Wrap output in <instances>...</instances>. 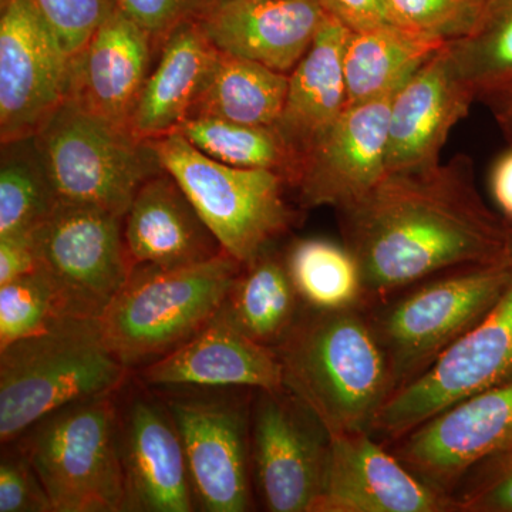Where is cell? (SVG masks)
Returning a JSON list of instances; mask_svg holds the SVG:
<instances>
[{
  "label": "cell",
  "instance_id": "cell-1",
  "mask_svg": "<svg viewBox=\"0 0 512 512\" xmlns=\"http://www.w3.org/2000/svg\"><path fill=\"white\" fill-rule=\"evenodd\" d=\"M338 212L366 306L447 269L503 258L512 242V225L487 207L464 154L387 174Z\"/></svg>",
  "mask_w": 512,
  "mask_h": 512
},
{
  "label": "cell",
  "instance_id": "cell-2",
  "mask_svg": "<svg viewBox=\"0 0 512 512\" xmlns=\"http://www.w3.org/2000/svg\"><path fill=\"white\" fill-rule=\"evenodd\" d=\"M284 389L329 439L370 431L393 392L392 373L366 306L303 311L275 348Z\"/></svg>",
  "mask_w": 512,
  "mask_h": 512
},
{
  "label": "cell",
  "instance_id": "cell-3",
  "mask_svg": "<svg viewBox=\"0 0 512 512\" xmlns=\"http://www.w3.org/2000/svg\"><path fill=\"white\" fill-rule=\"evenodd\" d=\"M131 372L107 346L99 320L64 319L0 349V441L12 443L67 404L119 392Z\"/></svg>",
  "mask_w": 512,
  "mask_h": 512
},
{
  "label": "cell",
  "instance_id": "cell-4",
  "mask_svg": "<svg viewBox=\"0 0 512 512\" xmlns=\"http://www.w3.org/2000/svg\"><path fill=\"white\" fill-rule=\"evenodd\" d=\"M242 266L225 252L181 268L134 266L99 319L107 346L130 370L167 356L214 319Z\"/></svg>",
  "mask_w": 512,
  "mask_h": 512
},
{
  "label": "cell",
  "instance_id": "cell-5",
  "mask_svg": "<svg viewBox=\"0 0 512 512\" xmlns=\"http://www.w3.org/2000/svg\"><path fill=\"white\" fill-rule=\"evenodd\" d=\"M511 247L503 258L447 269L366 306L389 360L392 394L490 311L511 278Z\"/></svg>",
  "mask_w": 512,
  "mask_h": 512
},
{
  "label": "cell",
  "instance_id": "cell-6",
  "mask_svg": "<svg viewBox=\"0 0 512 512\" xmlns=\"http://www.w3.org/2000/svg\"><path fill=\"white\" fill-rule=\"evenodd\" d=\"M120 390L60 407L15 440L55 512H126Z\"/></svg>",
  "mask_w": 512,
  "mask_h": 512
},
{
  "label": "cell",
  "instance_id": "cell-7",
  "mask_svg": "<svg viewBox=\"0 0 512 512\" xmlns=\"http://www.w3.org/2000/svg\"><path fill=\"white\" fill-rule=\"evenodd\" d=\"M57 198L126 217L137 192L164 170L143 140L67 99L35 134Z\"/></svg>",
  "mask_w": 512,
  "mask_h": 512
},
{
  "label": "cell",
  "instance_id": "cell-8",
  "mask_svg": "<svg viewBox=\"0 0 512 512\" xmlns=\"http://www.w3.org/2000/svg\"><path fill=\"white\" fill-rule=\"evenodd\" d=\"M151 141L161 167L183 188L222 249L242 265L292 227L295 212L285 198L284 175L218 163L178 131Z\"/></svg>",
  "mask_w": 512,
  "mask_h": 512
},
{
  "label": "cell",
  "instance_id": "cell-9",
  "mask_svg": "<svg viewBox=\"0 0 512 512\" xmlns=\"http://www.w3.org/2000/svg\"><path fill=\"white\" fill-rule=\"evenodd\" d=\"M32 239L37 271L52 286L64 315L99 320L131 272L124 217L59 201L33 229Z\"/></svg>",
  "mask_w": 512,
  "mask_h": 512
},
{
  "label": "cell",
  "instance_id": "cell-10",
  "mask_svg": "<svg viewBox=\"0 0 512 512\" xmlns=\"http://www.w3.org/2000/svg\"><path fill=\"white\" fill-rule=\"evenodd\" d=\"M183 441L197 510H251V413L235 389L158 387Z\"/></svg>",
  "mask_w": 512,
  "mask_h": 512
},
{
  "label": "cell",
  "instance_id": "cell-11",
  "mask_svg": "<svg viewBox=\"0 0 512 512\" xmlns=\"http://www.w3.org/2000/svg\"><path fill=\"white\" fill-rule=\"evenodd\" d=\"M512 255V247H511ZM512 382V272L500 298L419 377L394 392L369 433L392 444L468 396Z\"/></svg>",
  "mask_w": 512,
  "mask_h": 512
},
{
  "label": "cell",
  "instance_id": "cell-12",
  "mask_svg": "<svg viewBox=\"0 0 512 512\" xmlns=\"http://www.w3.org/2000/svg\"><path fill=\"white\" fill-rule=\"evenodd\" d=\"M72 59L37 0H0V138L35 136L69 99Z\"/></svg>",
  "mask_w": 512,
  "mask_h": 512
},
{
  "label": "cell",
  "instance_id": "cell-13",
  "mask_svg": "<svg viewBox=\"0 0 512 512\" xmlns=\"http://www.w3.org/2000/svg\"><path fill=\"white\" fill-rule=\"evenodd\" d=\"M512 447V382L468 396L393 441L396 457L451 497L485 458Z\"/></svg>",
  "mask_w": 512,
  "mask_h": 512
},
{
  "label": "cell",
  "instance_id": "cell-14",
  "mask_svg": "<svg viewBox=\"0 0 512 512\" xmlns=\"http://www.w3.org/2000/svg\"><path fill=\"white\" fill-rule=\"evenodd\" d=\"M329 436L286 390L259 392L251 414V456L266 510L312 512L322 487Z\"/></svg>",
  "mask_w": 512,
  "mask_h": 512
},
{
  "label": "cell",
  "instance_id": "cell-15",
  "mask_svg": "<svg viewBox=\"0 0 512 512\" xmlns=\"http://www.w3.org/2000/svg\"><path fill=\"white\" fill-rule=\"evenodd\" d=\"M393 94L350 104L309 148L292 185L302 207L340 210L386 177Z\"/></svg>",
  "mask_w": 512,
  "mask_h": 512
},
{
  "label": "cell",
  "instance_id": "cell-16",
  "mask_svg": "<svg viewBox=\"0 0 512 512\" xmlns=\"http://www.w3.org/2000/svg\"><path fill=\"white\" fill-rule=\"evenodd\" d=\"M121 396L120 390L119 447L126 512L197 510L183 441L167 404L144 383Z\"/></svg>",
  "mask_w": 512,
  "mask_h": 512
},
{
  "label": "cell",
  "instance_id": "cell-17",
  "mask_svg": "<svg viewBox=\"0 0 512 512\" xmlns=\"http://www.w3.org/2000/svg\"><path fill=\"white\" fill-rule=\"evenodd\" d=\"M312 512H454V504L369 431H359L329 439Z\"/></svg>",
  "mask_w": 512,
  "mask_h": 512
},
{
  "label": "cell",
  "instance_id": "cell-18",
  "mask_svg": "<svg viewBox=\"0 0 512 512\" xmlns=\"http://www.w3.org/2000/svg\"><path fill=\"white\" fill-rule=\"evenodd\" d=\"M474 101L447 43L393 94L387 174L439 164L448 134L467 116Z\"/></svg>",
  "mask_w": 512,
  "mask_h": 512
},
{
  "label": "cell",
  "instance_id": "cell-19",
  "mask_svg": "<svg viewBox=\"0 0 512 512\" xmlns=\"http://www.w3.org/2000/svg\"><path fill=\"white\" fill-rule=\"evenodd\" d=\"M148 387H211L258 392L284 390L275 349L255 342L218 311L194 338L137 370Z\"/></svg>",
  "mask_w": 512,
  "mask_h": 512
},
{
  "label": "cell",
  "instance_id": "cell-20",
  "mask_svg": "<svg viewBox=\"0 0 512 512\" xmlns=\"http://www.w3.org/2000/svg\"><path fill=\"white\" fill-rule=\"evenodd\" d=\"M323 19L316 0H214L197 20L221 52L289 74Z\"/></svg>",
  "mask_w": 512,
  "mask_h": 512
},
{
  "label": "cell",
  "instance_id": "cell-21",
  "mask_svg": "<svg viewBox=\"0 0 512 512\" xmlns=\"http://www.w3.org/2000/svg\"><path fill=\"white\" fill-rule=\"evenodd\" d=\"M154 46L153 37L114 6L89 42L72 57L69 100L130 128L151 72Z\"/></svg>",
  "mask_w": 512,
  "mask_h": 512
},
{
  "label": "cell",
  "instance_id": "cell-22",
  "mask_svg": "<svg viewBox=\"0 0 512 512\" xmlns=\"http://www.w3.org/2000/svg\"><path fill=\"white\" fill-rule=\"evenodd\" d=\"M124 242L131 269L181 268L225 252L183 188L165 170L137 192L124 217Z\"/></svg>",
  "mask_w": 512,
  "mask_h": 512
},
{
  "label": "cell",
  "instance_id": "cell-23",
  "mask_svg": "<svg viewBox=\"0 0 512 512\" xmlns=\"http://www.w3.org/2000/svg\"><path fill=\"white\" fill-rule=\"evenodd\" d=\"M148 74L130 128L143 140L175 133L190 119L217 63V49L197 19L171 30Z\"/></svg>",
  "mask_w": 512,
  "mask_h": 512
},
{
  "label": "cell",
  "instance_id": "cell-24",
  "mask_svg": "<svg viewBox=\"0 0 512 512\" xmlns=\"http://www.w3.org/2000/svg\"><path fill=\"white\" fill-rule=\"evenodd\" d=\"M349 32L325 13L312 46L289 73L285 106L275 130L298 157L299 165L348 107L343 49Z\"/></svg>",
  "mask_w": 512,
  "mask_h": 512
},
{
  "label": "cell",
  "instance_id": "cell-25",
  "mask_svg": "<svg viewBox=\"0 0 512 512\" xmlns=\"http://www.w3.org/2000/svg\"><path fill=\"white\" fill-rule=\"evenodd\" d=\"M220 311L248 338L278 348L305 311L286 269L284 254L269 248L242 266Z\"/></svg>",
  "mask_w": 512,
  "mask_h": 512
},
{
  "label": "cell",
  "instance_id": "cell-26",
  "mask_svg": "<svg viewBox=\"0 0 512 512\" xmlns=\"http://www.w3.org/2000/svg\"><path fill=\"white\" fill-rule=\"evenodd\" d=\"M447 43L390 22L349 32L343 49L348 106L396 92Z\"/></svg>",
  "mask_w": 512,
  "mask_h": 512
},
{
  "label": "cell",
  "instance_id": "cell-27",
  "mask_svg": "<svg viewBox=\"0 0 512 512\" xmlns=\"http://www.w3.org/2000/svg\"><path fill=\"white\" fill-rule=\"evenodd\" d=\"M288 86L289 74L220 50L210 82L191 117L210 116L275 128L284 110Z\"/></svg>",
  "mask_w": 512,
  "mask_h": 512
},
{
  "label": "cell",
  "instance_id": "cell-28",
  "mask_svg": "<svg viewBox=\"0 0 512 512\" xmlns=\"http://www.w3.org/2000/svg\"><path fill=\"white\" fill-rule=\"evenodd\" d=\"M448 46L476 101L493 109L512 99V0H485L473 29Z\"/></svg>",
  "mask_w": 512,
  "mask_h": 512
},
{
  "label": "cell",
  "instance_id": "cell-29",
  "mask_svg": "<svg viewBox=\"0 0 512 512\" xmlns=\"http://www.w3.org/2000/svg\"><path fill=\"white\" fill-rule=\"evenodd\" d=\"M284 258L306 309L338 311L366 306L359 266L345 244L323 238L296 239Z\"/></svg>",
  "mask_w": 512,
  "mask_h": 512
},
{
  "label": "cell",
  "instance_id": "cell-30",
  "mask_svg": "<svg viewBox=\"0 0 512 512\" xmlns=\"http://www.w3.org/2000/svg\"><path fill=\"white\" fill-rule=\"evenodd\" d=\"M205 156L235 168L271 170L295 183L299 160L274 127L249 126L217 117L197 116L178 128Z\"/></svg>",
  "mask_w": 512,
  "mask_h": 512
},
{
  "label": "cell",
  "instance_id": "cell-31",
  "mask_svg": "<svg viewBox=\"0 0 512 512\" xmlns=\"http://www.w3.org/2000/svg\"><path fill=\"white\" fill-rule=\"evenodd\" d=\"M0 163V238L29 234L59 202L36 137L2 143Z\"/></svg>",
  "mask_w": 512,
  "mask_h": 512
},
{
  "label": "cell",
  "instance_id": "cell-32",
  "mask_svg": "<svg viewBox=\"0 0 512 512\" xmlns=\"http://www.w3.org/2000/svg\"><path fill=\"white\" fill-rule=\"evenodd\" d=\"M67 318L39 271L0 285V349L42 335Z\"/></svg>",
  "mask_w": 512,
  "mask_h": 512
},
{
  "label": "cell",
  "instance_id": "cell-33",
  "mask_svg": "<svg viewBox=\"0 0 512 512\" xmlns=\"http://www.w3.org/2000/svg\"><path fill=\"white\" fill-rule=\"evenodd\" d=\"M484 3L485 0H386L387 19L404 29L454 42L473 29Z\"/></svg>",
  "mask_w": 512,
  "mask_h": 512
},
{
  "label": "cell",
  "instance_id": "cell-34",
  "mask_svg": "<svg viewBox=\"0 0 512 512\" xmlns=\"http://www.w3.org/2000/svg\"><path fill=\"white\" fill-rule=\"evenodd\" d=\"M451 498L454 512H512V447L481 461Z\"/></svg>",
  "mask_w": 512,
  "mask_h": 512
},
{
  "label": "cell",
  "instance_id": "cell-35",
  "mask_svg": "<svg viewBox=\"0 0 512 512\" xmlns=\"http://www.w3.org/2000/svg\"><path fill=\"white\" fill-rule=\"evenodd\" d=\"M37 5L70 59L116 6L111 0H37Z\"/></svg>",
  "mask_w": 512,
  "mask_h": 512
},
{
  "label": "cell",
  "instance_id": "cell-36",
  "mask_svg": "<svg viewBox=\"0 0 512 512\" xmlns=\"http://www.w3.org/2000/svg\"><path fill=\"white\" fill-rule=\"evenodd\" d=\"M0 512H55L35 467L15 441L3 444Z\"/></svg>",
  "mask_w": 512,
  "mask_h": 512
},
{
  "label": "cell",
  "instance_id": "cell-37",
  "mask_svg": "<svg viewBox=\"0 0 512 512\" xmlns=\"http://www.w3.org/2000/svg\"><path fill=\"white\" fill-rule=\"evenodd\" d=\"M153 37L156 46L187 20L198 19L214 0H111Z\"/></svg>",
  "mask_w": 512,
  "mask_h": 512
},
{
  "label": "cell",
  "instance_id": "cell-38",
  "mask_svg": "<svg viewBox=\"0 0 512 512\" xmlns=\"http://www.w3.org/2000/svg\"><path fill=\"white\" fill-rule=\"evenodd\" d=\"M326 15L339 20L350 32L389 22L386 0H316Z\"/></svg>",
  "mask_w": 512,
  "mask_h": 512
},
{
  "label": "cell",
  "instance_id": "cell-39",
  "mask_svg": "<svg viewBox=\"0 0 512 512\" xmlns=\"http://www.w3.org/2000/svg\"><path fill=\"white\" fill-rule=\"evenodd\" d=\"M37 271L32 232L0 238V285Z\"/></svg>",
  "mask_w": 512,
  "mask_h": 512
},
{
  "label": "cell",
  "instance_id": "cell-40",
  "mask_svg": "<svg viewBox=\"0 0 512 512\" xmlns=\"http://www.w3.org/2000/svg\"><path fill=\"white\" fill-rule=\"evenodd\" d=\"M490 191L501 217L512 225V144L491 168Z\"/></svg>",
  "mask_w": 512,
  "mask_h": 512
},
{
  "label": "cell",
  "instance_id": "cell-41",
  "mask_svg": "<svg viewBox=\"0 0 512 512\" xmlns=\"http://www.w3.org/2000/svg\"><path fill=\"white\" fill-rule=\"evenodd\" d=\"M495 120L503 131L504 136L512 144V99L505 100L503 103L493 107Z\"/></svg>",
  "mask_w": 512,
  "mask_h": 512
}]
</instances>
